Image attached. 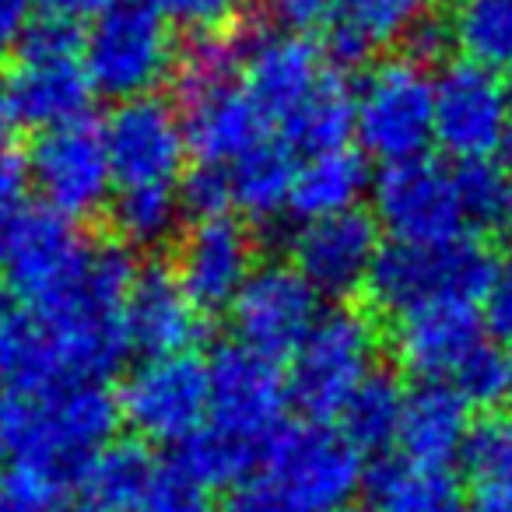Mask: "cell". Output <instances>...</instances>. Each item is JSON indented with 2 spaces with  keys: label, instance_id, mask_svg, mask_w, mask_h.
<instances>
[{
  "label": "cell",
  "instance_id": "816d5d0a",
  "mask_svg": "<svg viewBox=\"0 0 512 512\" xmlns=\"http://www.w3.org/2000/svg\"><path fill=\"white\" fill-rule=\"evenodd\" d=\"M11 113H8V102H4V92H0V144H4V137H8V127H11Z\"/></svg>",
  "mask_w": 512,
  "mask_h": 512
},
{
  "label": "cell",
  "instance_id": "277c9868",
  "mask_svg": "<svg viewBox=\"0 0 512 512\" xmlns=\"http://www.w3.org/2000/svg\"><path fill=\"white\" fill-rule=\"evenodd\" d=\"M355 137L365 155L397 165L435 141V78L411 57L383 60L355 95Z\"/></svg>",
  "mask_w": 512,
  "mask_h": 512
},
{
  "label": "cell",
  "instance_id": "4fadbf2b",
  "mask_svg": "<svg viewBox=\"0 0 512 512\" xmlns=\"http://www.w3.org/2000/svg\"><path fill=\"white\" fill-rule=\"evenodd\" d=\"M288 376L278 362L256 355L246 344H228L211 358V421L207 425L260 446L267 453L281 432L288 407Z\"/></svg>",
  "mask_w": 512,
  "mask_h": 512
},
{
  "label": "cell",
  "instance_id": "52a82bcc",
  "mask_svg": "<svg viewBox=\"0 0 512 512\" xmlns=\"http://www.w3.org/2000/svg\"><path fill=\"white\" fill-rule=\"evenodd\" d=\"M120 414L148 442H186L211 414V362L193 351L144 358L120 386Z\"/></svg>",
  "mask_w": 512,
  "mask_h": 512
},
{
  "label": "cell",
  "instance_id": "11a10c76",
  "mask_svg": "<svg viewBox=\"0 0 512 512\" xmlns=\"http://www.w3.org/2000/svg\"><path fill=\"white\" fill-rule=\"evenodd\" d=\"M8 313H11V309H8V295L0 292V320H4V316H8Z\"/></svg>",
  "mask_w": 512,
  "mask_h": 512
},
{
  "label": "cell",
  "instance_id": "db71d44e",
  "mask_svg": "<svg viewBox=\"0 0 512 512\" xmlns=\"http://www.w3.org/2000/svg\"><path fill=\"white\" fill-rule=\"evenodd\" d=\"M334 512H376L372 505H344V509H334Z\"/></svg>",
  "mask_w": 512,
  "mask_h": 512
},
{
  "label": "cell",
  "instance_id": "4dcf8cb0",
  "mask_svg": "<svg viewBox=\"0 0 512 512\" xmlns=\"http://www.w3.org/2000/svg\"><path fill=\"white\" fill-rule=\"evenodd\" d=\"M463 460L474 474L470 512H512V411L474 425Z\"/></svg>",
  "mask_w": 512,
  "mask_h": 512
},
{
  "label": "cell",
  "instance_id": "9a60e30c",
  "mask_svg": "<svg viewBox=\"0 0 512 512\" xmlns=\"http://www.w3.org/2000/svg\"><path fill=\"white\" fill-rule=\"evenodd\" d=\"M256 271V246L249 228L232 214L193 221L176 253V278L200 313L232 309Z\"/></svg>",
  "mask_w": 512,
  "mask_h": 512
},
{
  "label": "cell",
  "instance_id": "f35d334b",
  "mask_svg": "<svg viewBox=\"0 0 512 512\" xmlns=\"http://www.w3.org/2000/svg\"><path fill=\"white\" fill-rule=\"evenodd\" d=\"M141 512H207V488L183 463H162L144 495Z\"/></svg>",
  "mask_w": 512,
  "mask_h": 512
},
{
  "label": "cell",
  "instance_id": "7bdbcfd3",
  "mask_svg": "<svg viewBox=\"0 0 512 512\" xmlns=\"http://www.w3.org/2000/svg\"><path fill=\"white\" fill-rule=\"evenodd\" d=\"M404 46H407V57L418 60L421 67H432V64H439V60L456 46L453 43V25L432 15V18H425V22H421L418 29H414L411 36L404 39Z\"/></svg>",
  "mask_w": 512,
  "mask_h": 512
},
{
  "label": "cell",
  "instance_id": "681fc988",
  "mask_svg": "<svg viewBox=\"0 0 512 512\" xmlns=\"http://www.w3.org/2000/svg\"><path fill=\"white\" fill-rule=\"evenodd\" d=\"M53 512H102V509H95L88 498H60L57 505H53Z\"/></svg>",
  "mask_w": 512,
  "mask_h": 512
},
{
  "label": "cell",
  "instance_id": "9c48e42d",
  "mask_svg": "<svg viewBox=\"0 0 512 512\" xmlns=\"http://www.w3.org/2000/svg\"><path fill=\"white\" fill-rule=\"evenodd\" d=\"M372 218L393 242H446L467 235L456 169L428 155L386 165L372 183Z\"/></svg>",
  "mask_w": 512,
  "mask_h": 512
},
{
  "label": "cell",
  "instance_id": "2e32d148",
  "mask_svg": "<svg viewBox=\"0 0 512 512\" xmlns=\"http://www.w3.org/2000/svg\"><path fill=\"white\" fill-rule=\"evenodd\" d=\"M0 92L15 123L39 134L88 120L95 85L81 53H22L8 67Z\"/></svg>",
  "mask_w": 512,
  "mask_h": 512
},
{
  "label": "cell",
  "instance_id": "d4e9b609",
  "mask_svg": "<svg viewBox=\"0 0 512 512\" xmlns=\"http://www.w3.org/2000/svg\"><path fill=\"white\" fill-rule=\"evenodd\" d=\"M365 491L376 512H467L463 484L449 467L383 456L365 474Z\"/></svg>",
  "mask_w": 512,
  "mask_h": 512
},
{
  "label": "cell",
  "instance_id": "60d3db41",
  "mask_svg": "<svg viewBox=\"0 0 512 512\" xmlns=\"http://www.w3.org/2000/svg\"><path fill=\"white\" fill-rule=\"evenodd\" d=\"M348 0H271V15L292 36H313V32H334L344 18Z\"/></svg>",
  "mask_w": 512,
  "mask_h": 512
},
{
  "label": "cell",
  "instance_id": "8d00e7d4",
  "mask_svg": "<svg viewBox=\"0 0 512 512\" xmlns=\"http://www.w3.org/2000/svg\"><path fill=\"white\" fill-rule=\"evenodd\" d=\"M470 407H512V348L484 341L453 376Z\"/></svg>",
  "mask_w": 512,
  "mask_h": 512
},
{
  "label": "cell",
  "instance_id": "ab89813d",
  "mask_svg": "<svg viewBox=\"0 0 512 512\" xmlns=\"http://www.w3.org/2000/svg\"><path fill=\"white\" fill-rule=\"evenodd\" d=\"M151 4L162 11L169 25L204 36V32L232 29V18L239 15L242 0H151Z\"/></svg>",
  "mask_w": 512,
  "mask_h": 512
},
{
  "label": "cell",
  "instance_id": "f907efd6",
  "mask_svg": "<svg viewBox=\"0 0 512 512\" xmlns=\"http://www.w3.org/2000/svg\"><path fill=\"white\" fill-rule=\"evenodd\" d=\"M18 211V207H15ZM15 211H4L0 214V267H4V253H8V235H11V214Z\"/></svg>",
  "mask_w": 512,
  "mask_h": 512
},
{
  "label": "cell",
  "instance_id": "5b68a950",
  "mask_svg": "<svg viewBox=\"0 0 512 512\" xmlns=\"http://www.w3.org/2000/svg\"><path fill=\"white\" fill-rule=\"evenodd\" d=\"M376 330L355 309L323 313L288 369V397L306 421L341 418L351 393L372 372Z\"/></svg>",
  "mask_w": 512,
  "mask_h": 512
},
{
  "label": "cell",
  "instance_id": "d590c367",
  "mask_svg": "<svg viewBox=\"0 0 512 512\" xmlns=\"http://www.w3.org/2000/svg\"><path fill=\"white\" fill-rule=\"evenodd\" d=\"M456 186L467 228L484 235L512 232V165L481 158L456 165Z\"/></svg>",
  "mask_w": 512,
  "mask_h": 512
},
{
  "label": "cell",
  "instance_id": "bcb514c9",
  "mask_svg": "<svg viewBox=\"0 0 512 512\" xmlns=\"http://www.w3.org/2000/svg\"><path fill=\"white\" fill-rule=\"evenodd\" d=\"M32 183L29 158L11 151L8 144H0V214L22 207V193Z\"/></svg>",
  "mask_w": 512,
  "mask_h": 512
},
{
  "label": "cell",
  "instance_id": "6da1fadb",
  "mask_svg": "<svg viewBox=\"0 0 512 512\" xmlns=\"http://www.w3.org/2000/svg\"><path fill=\"white\" fill-rule=\"evenodd\" d=\"M120 397L106 383H64L32 397H0V460L67 491L120 428Z\"/></svg>",
  "mask_w": 512,
  "mask_h": 512
},
{
  "label": "cell",
  "instance_id": "4316f807",
  "mask_svg": "<svg viewBox=\"0 0 512 512\" xmlns=\"http://www.w3.org/2000/svg\"><path fill=\"white\" fill-rule=\"evenodd\" d=\"M355 137V92L341 71L330 67L316 92L278 127V141H285L295 155H327L351 148Z\"/></svg>",
  "mask_w": 512,
  "mask_h": 512
},
{
  "label": "cell",
  "instance_id": "d6986e66",
  "mask_svg": "<svg viewBox=\"0 0 512 512\" xmlns=\"http://www.w3.org/2000/svg\"><path fill=\"white\" fill-rule=\"evenodd\" d=\"M330 71V60L313 39L278 32L256 39L242 67V88L260 109L267 127H281Z\"/></svg>",
  "mask_w": 512,
  "mask_h": 512
},
{
  "label": "cell",
  "instance_id": "e575fe53",
  "mask_svg": "<svg viewBox=\"0 0 512 512\" xmlns=\"http://www.w3.org/2000/svg\"><path fill=\"white\" fill-rule=\"evenodd\" d=\"M246 39L232 29L221 32H204V36H193V43L183 50L176 64V95L179 99H190V95L211 92L221 85H239L242 67H246Z\"/></svg>",
  "mask_w": 512,
  "mask_h": 512
},
{
  "label": "cell",
  "instance_id": "44dd1931",
  "mask_svg": "<svg viewBox=\"0 0 512 512\" xmlns=\"http://www.w3.org/2000/svg\"><path fill=\"white\" fill-rule=\"evenodd\" d=\"M179 106H183L186 144L204 165H225L228 169L267 134V120L253 106L242 81L179 99Z\"/></svg>",
  "mask_w": 512,
  "mask_h": 512
},
{
  "label": "cell",
  "instance_id": "484cf974",
  "mask_svg": "<svg viewBox=\"0 0 512 512\" xmlns=\"http://www.w3.org/2000/svg\"><path fill=\"white\" fill-rule=\"evenodd\" d=\"M369 183V165H365L362 151L341 148L327 151V155H313L295 172L288 214L306 225V221H320L330 214L355 211Z\"/></svg>",
  "mask_w": 512,
  "mask_h": 512
},
{
  "label": "cell",
  "instance_id": "8992f818",
  "mask_svg": "<svg viewBox=\"0 0 512 512\" xmlns=\"http://www.w3.org/2000/svg\"><path fill=\"white\" fill-rule=\"evenodd\" d=\"M92 246L95 242L81 235L78 221L53 207H18L11 214L8 253L0 271L29 313H46L81 278Z\"/></svg>",
  "mask_w": 512,
  "mask_h": 512
},
{
  "label": "cell",
  "instance_id": "7dc6e473",
  "mask_svg": "<svg viewBox=\"0 0 512 512\" xmlns=\"http://www.w3.org/2000/svg\"><path fill=\"white\" fill-rule=\"evenodd\" d=\"M32 11H36L32 0H0V50L22 43L29 25L36 22Z\"/></svg>",
  "mask_w": 512,
  "mask_h": 512
},
{
  "label": "cell",
  "instance_id": "f1b7e54d",
  "mask_svg": "<svg viewBox=\"0 0 512 512\" xmlns=\"http://www.w3.org/2000/svg\"><path fill=\"white\" fill-rule=\"evenodd\" d=\"M158 474L155 456L134 439L109 442L81 477V498L102 512H141L144 495Z\"/></svg>",
  "mask_w": 512,
  "mask_h": 512
},
{
  "label": "cell",
  "instance_id": "1f68e13d",
  "mask_svg": "<svg viewBox=\"0 0 512 512\" xmlns=\"http://www.w3.org/2000/svg\"><path fill=\"white\" fill-rule=\"evenodd\" d=\"M183 214L179 186H134L120 190L109 207L116 239L127 249H155L176 232V221Z\"/></svg>",
  "mask_w": 512,
  "mask_h": 512
},
{
  "label": "cell",
  "instance_id": "f6af8a7d",
  "mask_svg": "<svg viewBox=\"0 0 512 512\" xmlns=\"http://www.w3.org/2000/svg\"><path fill=\"white\" fill-rule=\"evenodd\" d=\"M228 512H309L302 509L295 498H288L278 484L271 481H253V484H242L232 498V509Z\"/></svg>",
  "mask_w": 512,
  "mask_h": 512
},
{
  "label": "cell",
  "instance_id": "ee69618b",
  "mask_svg": "<svg viewBox=\"0 0 512 512\" xmlns=\"http://www.w3.org/2000/svg\"><path fill=\"white\" fill-rule=\"evenodd\" d=\"M484 327L512 344V264H502L491 292L484 295Z\"/></svg>",
  "mask_w": 512,
  "mask_h": 512
},
{
  "label": "cell",
  "instance_id": "f5cc1de1",
  "mask_svg": "<svg viewBox=\"0 0 512 512\" xmlns=\"http://www.w3.org/2000/svg\"><path fill=\"white\" fill-rule=\"evenodd\" d=\"M502 155H505V165H512V123L505 130V144H502Z\"/></svg>",
  "mask_w": 512,
  "mask_h": 512
},
{
  "label": "cell",
  "instance_id": "e0dca14e",
  "mask_svg": "<svg viewBox=\"0 0 512 512\" xmlns=\"http://www.w3.org/2000/svg\"><path fill=\"white\" fill-rule=\"evenodd\" d=\"M379 249V221L355 207L306 221L292 242V264L320 295L344 299L369 285Z\"/></svg>",
  "mask_w": 512,
  "mask_h": 512
},
{
  "label": "cell",
  "instance_id": "8fae6325",
  "mask_svg": "<svg viewBox=\"0 0 512 512\" xmlns=\"http://www.w3.org/2000/svg\"><path fill=\"white\" fill-rule=\"evenodd\" d=\"M512 123V92L498 71L470 60L446 64L435 78V144L456 162H481L502 151Z\"/></svg>",
  "mask_w": 512,
  "mask_h": 512
},
{
  "label": "cell",
  "instance_id": "74e56055",
  "mask_svg": "<svg viewBox=\"0 0 512 512\" xmlns=\"http://www.w3.org/2000/svg\"><path fill=\"white\" fill-rule=\"evenodd\" d=\"M179 204H183V214H193V221L228 214L235 197H232V176H228L225 165L197 162V169L179 183Z\"/></svg>",
  "mask_w": 512,
  "mask_h": 512
},
{
  "label": "cell",
  "instance_id": "ac0fdd59",
  "mask_svg": "<svg viewBox=\"0 0 512 512\" xmlns=\"http://www.w3.org/2000/svg\"><path fill=\"white\" fill-rule=\"evenodd\" d=\"M484 344V313L477 302H432L397 316L393 355L411 376L446 383Z\"/></svg>",
  "mask_w": 512,
  "mask_h": 512
},
{
  "label": "cell",
  "instance_id": "603a6c76",
  "mask_svg": "<svg viewBox=\"0 0 512 512\" xmlns=\"http://www.w3.org/2000/svg\"><path fill=\"white\" fill-rule=\"evenodd\" d=\"M74 383L53 330L36 313L11 309L0 320V397H32Z\"/></svg>",
  "mask_w": 512,
  "mask_h": 512
},
{
  "label": "cell",
  "instance_id": "3957f363",
  "mask_svg": "<svg viewBox=\"0 0 512 512\" xmlns=\"http://www.w3.org/2000/svg\"><path fill=\"white\" fill-rule=\"evenodd\" d=\"M81 60L95 92L109 99H144L176 74L172 25L151 0H113L85 32Z\"/></svg>",
  "mask_w": 512,
  "mask_h": 512
},
{
  "label": "cell",
  "instance_id": "7a4b0ae2",
  "mask_svg": "<svg viewBox=\"0 0 512 512\" xmlns=\"http://www.w3.org/2000/svg\"><path fill=\"white\" fill-rule=\"evenodd\" d=\"M498 271L502 264L495 249L474 235L446 242H390L379 249L365 292L383 313L404 316L432 302H484Z\"/></svg>",
  "mask_w": 512,
  "mask_h": 512
},
{
  "label": "cell",
  "instance_id": "9f6ffc18",
  "mask_svg": "<svg viewBox=\"0 0 512 512\" xmlns=\"http://www.w3.org/2000/svg\"><path fill=\"white\" fill-rule=\"evenodd\" d=\"M509 92H512V85H509Z\"/></svg>",
  "mask_w": 512,
  "mask_h": 512
},
{
  "label": "cell",
  "instance_id": "83f0119b",
  "mask_svg": "<svg viewBox=\"0 0 512 512\" xmlns=\"http://www.w3.org/2000/svg\"><path fill=\"white\" fill-rule=\"evenodd\" d=\"M295 172H299L295 151L285 141L264 137L239 162L228 165L235 207L253 221H274L281 211H288Z\"/></svg>",
  "mask_w": 512,
  "mask_h": 512
},
{
  "label": "cell",
  "instance_id": "f546056e",
  "mask_svg": "<svg viewBox=\"0 0 512 512\" xmlns=\"http://www.w3.org/2000/svg\"><path fill=\"white\" fill-rule=\"evenodd\" d=\"M407 390L400 376L386 369H372L351 393L348 407L341 411V435L358 453H386L400 439L404 425Z\"/></svg>",
  "mask_w": 512,
  "mask_h": 512
},
{
  "label": "cell",
  "instance_id": "7c38bea8",
  "mask_svg": "<svg viewBox=\"0 0 512 512\" xmlns=\"http://www.w3.org/2000/svg\"><path fill=\"white\" fill-rule=\"evenodd\" d=\"M320 292L295 264H260L232 306V327L239 344L256 355L281 362L295 358L320 323Z\"/></svg>",
  "mask_w": 512,
  "mask_h": 512
},
{
  "label": "cell",
  "instance_id": "b9f144b4",
  "mask_svg": "<svg viewBox=\"0 0 512 512\" xmlns=\"http://www.w3.org/2000/svg\"><path fill=\"white\" fill-rule=\"evenodd\" d=\"M64 491L46 477L22 467H8L0 474V512H53Z\"/></svg>",
  "mask_w": 512,
  "mask_h": 512
},
{
  "label": "cell",
  "instance_id": "cb8c5ba5",
  "mask_svg": "<svg viewBox=\"0 0 512 512\" xmlns=\"http://www.w3.org/2000/svg\"><path fill=\"white\" fill-rule=\"evenodd\" d=\"M435 0H348L344 18L334 32L327 36L330 67H358L386 43L407 39L425 18H432Z\"/></svg>",
  "mask_w": 512,
  "mask_h": 512
},
{
  "label": "cell",
  "instance_id": "ffe728a7",
  "mask_svg": "<svg viewBox=\"0 0 512 512\" xmlns=\"http://www.w3.org/2000/svg\"><path fill=\"white\" fill-rule=\"evenodd\" d=\"M127 334L148 358L183 355L204 337V313L183 292L176 271L148 267L137 274L127 299Z\"/></svg>",
  "mask_w": 512,
  "mask_h": 512
},
{
  "label": "cell",
  "instance_id": "5bb4252c",
  "mask_svg": "<svg viewBox=\"0 0 512 512\" xmlns=\"http://www.w3.org/2000/svg\"><path fill=\"white\" fill-rule=\"evenodd\" d=\"M106 151L113 165V179L120 190L134 186H176V176L186 162L183 116L158 95L130 99L109 113Z\"/></svg>",
  "mask_w": 512,
  "mask_h": 512
},
{
  "label": "cell",
  "instance_id": "836d02e7",
  "mask_svg": "<svg viewBox=\"0 0 512 512\" xmlns=\"http://www.w3.org/2000/svg\"><path fill=\"white\" fill-rule=\"evenodd\" d=\"M264 456L267 453L260 446H249V442L235 439V435L221 432V428L204 425L186 442H179L176 463H183V467L211 491V488L242 484Z\"/></svg>",
  "mask_w": 512,
  "mask_h": 512
},
{
  "label": "cell",
  "instance_id": "ba28073f",
  "mask_svg": "<svg viewBox=\"0 0 512 512\" xmlns=\"http://www.w3.org/2000/svg\"><path fill=\"white\" fill-rule=\"evenodd\" d=\"M267 481L309 512L344 509L365 484L362 453L320 421L285 425L267 446Z\"/></svg>",
  "mask_w": 512,
  "mask_h": 512
},
{
  "label": "cell",
  "instance_id": "30bf717a",
  "mask_svg": "<svg viewBox=\"0 0 512 512\" xmlns=\"http://www.w3.org/2000/svg\"><path fill=\"white\" fill-rule=\"evenodd\" d=\"M29 172L36 190L43 193V204L71 221L99 214L116 186L106 134L95 120L39 134L29 155Z\"/></svg>",
  "mask_w": 512,
  "mask_h": 512
},
{
  "label": "cell",
  "instance_id": "7402d4cb",
  "mask_svg": "<svg viewBox=\"0 0 512 512\" xmlns=\"http://www.w3.org/2000/svg\"><path fill=\"white\" fill-rule=\"evenodd\" d=\"M474 435L470 404L453 383H421L407 393L404 425H400V449L407 460L425 467H449L456 456L467 453Z\"/></svg>",
  "mask_w": 512,
  "mask_h": 512
},
{
  "label": "cell",
  "instance_id": "c3c4849f",
  "mask_svg": "<svg viewBox=\"0 0 512 512\" xmlns=\"http://www.w3.org/2000/svg\"><path fill=\"white\" fill-rule=\"evenodd\" d=\"M32 4H36V11L43 18H57V22L78 25L81 18H92L95 22L113 0H32Z\"/></svg>",
  "mask_w": 512,
  "mask_h": 512
},
{
  "label": "cell",
  "instance_id": "d6a6232c",
  "mask_svg": "<svg viewBox=\"0 0 512 512\" xmlns=\"http://www.w3.org/2000/svg\"><path fill=\"white\" fill-rule=\"evenodd\" d=\"M449 25L470 64L512 71V0H460Z\"/></svg>",
  "mask_w": 512,
  "mask_h": 512
}]
</instances>
